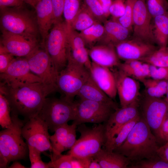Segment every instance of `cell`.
<instances>
[{"label": "cell", "instance_id": "6da1fadb", "mask_svg": "<svg viewBox=\"0 0 168 168\" xmlns=\"http://www.w3.org/2000/svg\"><path fill=\"white\" fill-rule=\"evenodd\" d=\"M0 93L8 100L11 112L26 120L38 114L50 94L42 82L11 86L1 83Z\"/></svg>", "mask_w": 168, "mask_h": 168}, {"label": "cell", "instance_id": "7a4b0ae2", "mask_svg": "<svg viewBox=\"0 0 168 168\" xmlns=\"http://www.w3.org/2000/svg\"><path fill=\"white\" fill-rule=\"evenodd\" d=\"M158 143L156 137L141 114L126 140L114 151L125 156L130 161L153 159L158 157Z\"/></svg>", "mask_w": 168, "mask_h": 168}, {"label": "cell", "instance_id": "3957f363", "mask_svg": "<svg viewBox=\"0 0 168 168\" xmlns=\"http://www.w3.org/2000/svg\"><path fill=\"white\" fill-rule=\"evenodd\" d=\"M12 124L0 132V168H5L11 162L24 160L28 152L21 130L25 120L11 112Z\"/></svg>", "mask_w": 168, "mask_h": 168}, {"label": "cell", "instance_id": "277c9868", "mask_svg": "<svg viewBox=\"0 0 168 168\" xmlns=\"http://www.w3.org/2000/svg\"><path fill=\"white\" fill-rule=\"evenodd\" d=\"M0 24L1 31L8 32L38 41L39 32L36 17L24 5L0 9Z\"/></svg>", "mask_w": 168, "mask_h": 168}, {"label": "cell", "instance_id": "5b68a950", "mask_svg": "<svg viewBox=\"0 0 168 168\" xmlns=\"http://www.w3.org/2000/svg\"><path fill=\"white\" fill-rule=\"evenodd\" d=\"M90 76L86 67L68 57L67 65L58 73L57 79L58 90L63 95L62 98L74 101V97Z\"/></svg>", "mask_w": 168, "mask_h": 168}, {"label": "cell", "instance_id": "8992f818", "mask_svg": "<svg viewBox=\"0 0 168 168\" xmlns=\"http://www.w3.org/2000/svg\"><path fill=\"white\" fill-rule=\"evenodd\" d=\"M77 126V129L80 136L67 154L80 157H92L105 143L104 124H98L92 127L87 126L84 124Z\"/></svg>", "mask_w": 168, "mask_h": 168}, {"label": "cell", "instance_id": "52a82bcc", "mask_svg": "<svg viewBox=\"0 0 168 168\" xmlns=\"http://www.w3.org/2000/svg\"><path fill=\"white\" fill-rule=\"evenodd\" d=\"M37 115L45 122L50 131L54 132L58 127L74 120L75 101L62 98L46 97Z\"/></svg>", "mask_w": 168, "mask_h": 168}, {"label": "cell", "instance_id": "ba28073f", "mask_svg": "<svg viewBox=\"0 0 168 168\" xmlns=\"http://www.w3.org/2000/svg\"><path fill=\"white\" fill-rule=\"evenodd\" d=\"M41 46L47 51L59 72L68 62V32L64 21L61 20L54 24Z\"/></svg>", "mask_w": 168, "mask_h": 168}, {"label": "cell", "instance_id": "9c48e42d", "mask_svg": "<svg viewBox=\"0 0 168 168\" xmlns=\"http://www.w3.org/2000/svg\"><path fill=\"white\" fill-rule=\"evenodd\" d=\"M25 57L31 72L40 78L50 93L58 90L57 79L58 73L44 48L39 45Z\"/></svg>", "mask_w": 168, "mask_h": 168}, {"label": "cell", "instance_id": "30bf717a", "mask_svg": "<svg viewBox=\"0 0 168 168\" xmlns=\"http://www.w3.org/2000/svg\"><path fill=\"white\" fill-rule=\"evenodd\" d=\"M142 116L152 132L160 142V132L161 125L168 114V104L165 99L153 98L144 95L139 101Z\"/></svg>", "mask_w": 168, "mask_h": 168}, {"label": "cell", "instance_id": "8fae6325", "mask_svg": "<svg viewBox=\"0 0 168 168\" xmlns=\"http://www.w3.org/2000/svg\"><path fill=\"white\" fill-rule=\"evenodd\" d=\"M80 99L75 101L76 116L72 123L77 126L87 123L97 124L105 123L115 110L105 104Z\"/></svg>", "mask_w": 168, "mask_h": 168}, {"label": "cell", "instance_id": "7c38bea8", "mask_svg": "<svg viewBox=\"0 0 168 168\" xmlns=\"http://www.w3.org/2000/svg\"><path fill=\"white\" fill-rule=\"evenodd\" d=\"M21 132L28 146L33 147L41 152H52L48 127L38 115L25 119Z\"/></svg>", "mask_w": 168, "mask_h": 168}, {"label": "cell", "instance_id": "4fadbf2b", "mask_svg": "<svg viewBox=\"0 0 168 168\" xmlns=\"http://www.w3.org/2000/svg\"><path fill=\"white\" fill-rule=\"evenodd\" d=\"M0 77L1 83L9 86L42 82L40 78L31 72L25 57L14 58Z\"/></svg>", "mask_w": 168, "mask_h": 168}, {"label": "cell", "instance_id": "5bb4252c", "mask_svg": "<svg viewBox=\"0 0 168 168\" xmlns=\"http://www.w3.org/2000/svg\"><path fill=\"white\" fill-rule=\"evenodd\" d=\"M152 19L147 10L145 0H136L133 9L132 37L156 44L152 30Z\"/></svg>", "mask_w": 168, "mask_h": 168}, {"label": "cell", "instance_id": "9a60e30c", "mask_svg": "<svg viewBox=\"0 0 168 168\" xmlns=\"http://www.w3.org/2000/svg\"><path fill=\"white\" fill-rule=\"evenodd\" d=\"M110 69L115 77L121 107L139 101L141 95L138 81L127 76L118 67Z\"/></svg>", "mask_w": 168, "mask_h": 168}, {"label": "cell", "instance_id": "2e32d148", "mask_svg": "<svg viewBox=\"0 0 168 168\" xmlns=\"http://www.w3.org/2000/svg\"><path fill=\"white\" fill-rule=\"evenodd\" d=\"M119 59L139 60L150 55L159 47L155 44L132 37L114 46Z\"/></svg>", "mask_w": 168, "mask_h": 168}, {"label": "cell", "instance_id": "e0dca14e", "mask_svg": "<svg viewBox=\"0 0 168 168\" xmlns=\"http://www.w3.org/2000/svg\"><path fill=\"white\" fill-rule=\"evenodd\" d=\"M140 100L127 106L119 108L104 123L106 137L104 146L111 140L114 133L120 127L140 115Z\"/></svg>", "mask_w": 168, "mask_h": 168}, {"label": "cell", "instance_id": "ac0fdd59", "mask_svg": "<svg viewBox=\"0 0 168 168\" xmlns=\"http://www.w3.org/2000/svg\"><path fill=\"white\" fill-rule=\"evenodd\" d=\"M77 125L68 124L61 125L56 129L54 134L50 136V140L52 147L51 161L55 159L64 151L70 150L73 146L76 139Z\"/></svg>", "mask_w": 168, "mask_h": 168}, {"label": "cell", "instance_id": "d6986e66", "mask_svg": "<svg viewBox=\"0 0 168 168\" xmlns=\"http://www.w3.org/2000/svg\"><path fill=\"white\" fill-rule=\"evenodd\" d=\"M0 46L14 56L26 57L39 46L38 41L6 31H1Z\"/></svg>", "mask_w": 168, "mask_h": 168}, {"label": "cell", "instance_id": "ffe728a7", "mask_svg": "<svg viewBox=\"0 0 168 168\" xmlns=\"http://www.w3.org/2000/svg\"><path fill=\"white\" fill-rule=\"evenodd\" d=\"M91 62L89 70L91 77L110 98L115 100L117 93L115 80L112 72L108 68Z\"/></svg>", "mask_w": 168, "mask_h": 168}, {"label": "cell", "instance_id": "44dd1931", "mask_svg": "<svg viewBox=\"0 0 168 168\" xmlns=\"http://www.w3.org/2000/svg\"><path fill=\"white\" fill-rule=\"evenodd\" d=\"M88 53L92 62L110 69L118 67L121 63L115 47L112 44L93 46L88 50Z\"/></svg>", "mask_w": 168, "mask_h": 168}, {"label": "cell", "instance_id": "7402d4cb", "mask_svg": "<svg viewBox=\"0 0 168 168\" xmlns=\"http://www.w3.org/2000/svg\"><path fill=\"white\" fill-rule=\"evenodd\" d=\"M36 17L42 45L54 23L51 0H39L35 5Z\"/></svg>", "mask_w": 168, "mask_h": 168}, {"label": "cell", "instance_id": "603a6c76", "mask_svg": "<svg viewBox=\"0 0 168 168\" xmlns=\"http://www.w3.org/2000/svg\"><path fill=\"white\" fill-rule=\"evenodd\" d=\"M86 44L77 31L72 30L68 33V57L83 65L89 70L91 62Z\"/></svg>", "mask_w": 168, "mask_h": 168}, {"label": "cell", "instance_id": "cb8c5ba5", "mask_svg": "<svg viewBox=\"0 0 168 168\" xmlns=\"http://www.w3.org/2000/svg\"><path fill=\"white\" fill-rule=\"evenodd\" d=\"M77 96L81 99L107 104L115 110L119 108L117 104L96 85L91 76L80 88Z\"/></svg>", "mask_w": 168, "mask_h": 168}, {"label": "cell", "instance_id": "d4e9b609", "mask_svg": "<svg viewBox=\"0 0 168 168\" xmlns=\"http://www.w3.org/2000/svg\"><path fill=\"white\" fill-rule=\"evenodd\" d=\"M104 35L100 41L102 44L114 46L129 38L131 31L124 27L117 20L112 19L104 22Z\"/></svg>", "mask_w": 168, "mask_h": 168}, {"label": "cell", "instance_id": "484cf974", "mask_svg": "<svg viewBox=\"0 0 168 168\" xmlns=\"http://www.w3.org/2000/svg\"><path fill=\"white\" fill-rule=\"evenodd\" d=\"M93 157L99 163L102 168H128L130 162L123 155L103 147Z\"/></svg>", "mask_w": 168, "mask_h": 168}, {"label": "cell", "instance_id": "4316f807", "mask_svg": "<svg viewBox=\"0 0 168 168\" xmlns=\"http://www.w3.org/2000/svg\"><path fill=\"white\" fill-rule=\"evenodd\" d=\"M152 30L155 44L159 47L168 44V18L166 15L156 16L152 19Z\"/></svg>", "mask_w": 168, "mask_h": 168}, {"label": "cell", "instance_id": "83f0119b", "mask_svg": "<svg viewBox=\"0 0 168 168\" xmlns=\"http://www.w3.org/2000/svg\"><path fill=\"white\" fill-rule=\"evenodd\" d=\"M140 117L141 114L120 127L114 133L111 140L103 147L112 151L118 148L126 140L131 130Z\"/></svg>", "mask_w": 168, "mask_h": 168}, {"label": "cell", "instance_id": "f1b7e54d", "mask_svg": "<svg viewBox=\"0 0 168 168\" xmlns=\"http://www.w3.org/2000/svg\"><path fill=\"white\" fill-rule=\"evenodd\" d=\"M142 82L145 87L144 95L153 98H161L167 93V81L149 78Z\"/></svg>", "mask_w": 168, "mask_h": 168}, {"label": "cell", "instance_id": "f546056e", "mask_svg": "<svg viewBox=\"0 0 168 168\" xmlns=\"http://www.w3.org/2000/svg\"><path fill=\"white\" fill-rule=\"evenodd\" d=\"M98 21L83 5L72 23L71 29L80 32Z\"/></svg>", "mask_w": 168, "mask_h": 168}, {"label": "cell", "instance_id": "4dcf8cb0", "mask_svg": "<svg viewBox=\"0 0 168 168\" xmlns=\"http://www.w3.org/2000/svg\"><path fill=\"white\" fill-rule=\"evenodd\" d=\"M105 32L104 25L100 22L98 21L90 27L79 33L85 44L91 47L94 43L100 41Z\"/></svg>", "mask_w": 168, "mask_h": 168}, {"label": "cell", "instance_id": "1f68e13d", "mask_svg": "<svg viewBox=\"0 0 168 168\" xmlns=\"http://www.w3.org/2000/svg\"><path fill=\"white\" fill-rule=\"evenodd\" d=\"M140 61L157 67H168V46L159 47Z\"/></svg>", "mask_w": 168, "mask_h": 168}, {"label": "cell", "instance_id": "d6a6232c", "mask_svg": "<svg viewBox=\"0 0 168 168\" xmlns=\"http://www.w3.org/2000/svg\"><path fill=\"white\" fill-rule=\"evenodd\" d=\"M81 0H65L63 13L68 33L71 30L72 23L81 7Z\"/></svg>", "mask_w": 168, "mask_h": 168}, {"label": "cell", "instance_id": "836d02e7", "mask_svg": "<svg viewBox=\"0 0 168 168\" xmlns=\"http://www.w3.org/2000/svg\"><path fill=\"white\" fill-rule=\"evenodd\" d=\"M11 113V108L8 100L0 93V125L3 129L8 128L12 124Z\"/></svg>", "mask_w": 168, "mask_h": 168}, {"label": "cell", "instance_id": "e575fe53", "mask_svg": "<svg viewBox=\"0 0 168 168\" xmlns=\"http://www.w3.org/2000/svg\"><path fill=\"white\" fill-rule=\"evenodd\" d=\"M147 10L152 18L166 15L168 8L167 0H145Z\"/></svg>", "mask_w": 168, "mask_h": 168}, {"label": "cell", "instance_id": "d590c367", "mask_svg": "<svg viewBox=\"0 0 168 168\" xmlns=\"http://www.w3.org/2000/svg\"><path fill=\"white\" fill-rule=\"evenodd\" d=\"M136 0H126L124 15L117 20L124 27L132 31L133 9Z\"/></svg>", "mask_w": 168, "mask_h": 168}, {"label": "cell", "instance_id": "8d00e7d4", "mask_svg": "<svg viewBox=\"0 0 168 168\" xmlns=\"http://www.w3.org/2000/svg\"><path fill=\"white\" fill-rule=\"evenodd\" d=\"M83 5L98 21L104 22L106 20L107 18L98 0H83Z\"/></svg>", "mask_w": 168, "mask_h": 168}, {"label": "cell", "instance_id": "74e56055", "mask_svg": "<svg viewBox=\"0 0 168 168\" xmlns=\"http://www.w3.org/2000/svg\"><path fill=\"white\" fill-rule=\"evenodd\" d=\"M128 166L132 168H168V162L159 156L151 159L142 160Z\"/></svg>", "mask_w": 168, "mask_h": 168}, {"label": "cell", "instance_id": "f35d334b", "mask_svg": "<svg viewBox=\"0 0 168 168\" xmlns=\"http://www.w3.org/2000/svg\"><path fill=\"white\" fill-rule=\"evenodd\" d=\"M29 157L30 162L31 168H49L48 163L42 160L41 151L36 148L28 146Z\"/></svg>", "mask_w": 168, "mask_h": 168}, {"label": "cell", "instance_id": "ab89813d", "mask_svg": "<svg viewBox=\"0 0 168 168\" xmlns=\"http://www.w3.org/2000/svg\"><path fill=\"white\" fill-rule=\"evenodd\" d=\"M71 156L61 154L57 158L48 163L49 168H72Z\"/></svg>", "mask_w": 168, "mask_h": 168}, {"label": "cell", "instance_id": "60d3db41", "mask_svg": "<svg viewBox=\"0 0 168 168\" xmlns=\"http://www.w3.org/2000/svg\"><path fill=\"white\" fill-rule=\"evenodd\" d=\"M126 0H114L110 9V15L112 19L117 20L124 14L125 9Z\"/></svg>", "mask_w": 168, "mask_h": 168}, {"label": "cell", "instance_id": "b9f144b4", "mask_svg": "<svg viewBox=\"0 0 168 168\" xmlns=\"http://www.w3.org/2000/svg\"><path fill=\"white\" fill-rule=\"evenodd\" d=\"M150 65V78L157 80L168 79V67H157Z\"/></svg>", "mask_w": 168, "mask_h": 168}, {"label": "cell", "instance_id": "7bdbcfd3", "mask_svg": "<svg viewBox=\"0 0 168 168\" xmlns=\"http://www.w3.org/2000/svg\"><path fill=\"white\" fill-rule=\"evenodd\" d=\"M14 58V56L0 47V72H5Z\"/></svg>", "mask_w": 168, "mask_h": 168}, {"label": "cell", "instance_id": "ee69618b", "mask_svg": "<svg viewBox=\"0 0 168 168\" xmlns=\"http://www.w3.org/2000/svg\"><path fill=\"white\" fill-rule=\"evenodd\" d=\"M54 19V24L62 20V17L65 0H51Z\"/></svg>", "mask_w": 168, "mask_h": 168}, {"label": "cell", "instance_id": "f6af8a7d", "mask_svg": "<svg viewBox=\"0 0 168 168\" xmlns=\"http://www.w3.org/2000/svg\"><path fill=\"white\" fill-rule=\"evenodd\" d=\"M92 158V157H80L71 156L72 168H89Z\"/></svg>", "mask_w": 168, "mask_h": 168}, {"label": "cell", "instance_id": "bcb514c9", "mask_svg": "<svg viewBox=\"0 0 168 168\" xmlns=\"http://www.w3.org/2000/svg\"><path fill=\"white\" fill-rule=\"evenodd\" d=\"M25 3L23 0H0V9L19 7L24 5Z\"/></svg>", "mask_w": 168, "mask_h": 168}, {"label": "cell", "instance_id": "7dc6e473", "mask_svg": "<svg viewBox=\"0 0 168 168\" xmlns=\"http://www.w3.org/2000/svg\"><path fill=\"white\" fill-rule=\"evenodd\" d=\"M168 142V114L161 125L160 132V142Z\"/></svg>", "mask_w": 168, "mask_h": 168}, {"label": "cell", "instance_id": "c3c4849f", "mask_svg": "<svg viewBox=\"0 0 168 168\" xmlns=\"http://www.w3.org/2000/svg\"><path fill=\"white\" fill-rule=\"evenodd\" d=\"M157 154L160 158L168 162V142L159 147Z\"/></svg>", "mask_w": 168, "mask_h": 168}, {"label": "cell", "instance_id": "681fc988", "mask_svg": "<svg viewBox=\"0 0 168 168\" xmlns=\"http://www.w3.org/2000/svg\"><path fill=\"white\" fill-rule=\"evenodd\" d=\"M107 18L110 15L109 9L113 2V0H98Z\"/></svg>", "mask_w": 168, "mask_h": 168}, {"label": "cell", "instance_id": "f907efd6", "mask_svg": "<svg viewBox=\"0 0 168 168\" xmlns=\"http://www.w3.org/2000/svg\"><path fill=\"white\" fill-rule=\"evenodd\" d=\"M89 168H102L99 163L96 160L92 157L90 164Z\"/></svg>", "mask_w": 168, "mask_h": 168}, {"label": "cell", "instance_id": "816d5d0a", "mask_svg": "<svg viewBox=\"0 0 168 168\" xmlns=\"http://www.w3.org/2000/svg\"><path fill=\"white\" fill-rule=\"evenodd\" d=\"M10 168H26V167L17 161H13L12 164L9 167Z\"/></svg>", "mask_w": 168, "mask_h": 168}, {"label": "cell", "instance_id": "f5cc1de1", "mask_svg": "<svg viewBox=\"0 0 168 168\" xmlns=\"http://www.w3.org/2000/svg\"><path fill=\"white\" fill-rule=\"evenodd\" d=\"M24 2L34 7V4L32 0H23Z\"/></svg>", "mask_w": 168, "mask_h": 168}, {"label": "cell", "instance_id": "db71d44e", "mask_svg": "<svg viewBox=\"0 0 168 168\" xmlns=\"http://www.w3.org/2000/svg\"><path fill=\"white\" fill-rule=\"evenodd\" d=\"M167 81V93L166 94V98L168 100V79Z\"/></svg>", "mask_w": 168, "mask_h": 168}, {"label": "cell", "instance_id": "11a10c76", "mask_svg": "<svg viewBox=\"0 0 168 168\" xmlns=\"http://www.w3.org/2000/svg\"><path fill=\"white\" fill-rule=\"evenodd\" d=\"M32 0L34 4V7L35 5V4L39 0Z\"/></svg>", "mask_w": 168, "mask_h": 168}, {"label": "cell", "instance_id": "9f6ffc18", "mask_svg": "<svg viewBox=\"0 0 168 168\" xmlns=\"http://www.w3.org/2000/svg\"><path fill=\"white\" fill-rule=\"evenodd\" d=\"M165 99V100H166V102H167L168 104V100L167 99L166 97L164 98Z\"/></svg>", "mask_w": 168, "mask_h": 168}, {"label": "cell", "instance_id": "6f0895ef", "mask_svg": "<svg viewBox=\"0 0 168 168\" xmlns=\"http://www.w3.org/2000/svg\"><path fill=\"white\" fill-rule=\"evenodd\" d=\"M167 16L168 17V9H167Z\"/></svg>", "mask_w": 168, "mask_h": 168}]
</instances>
